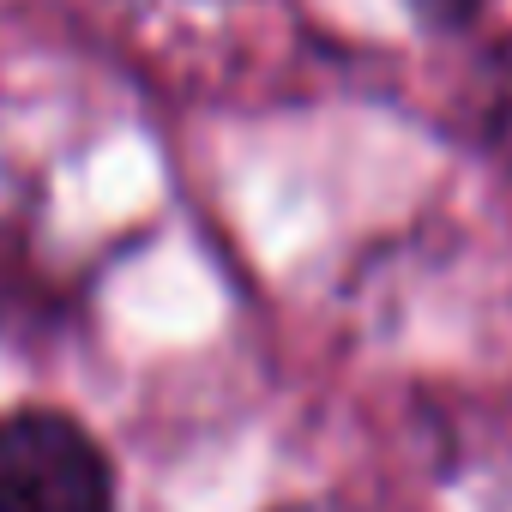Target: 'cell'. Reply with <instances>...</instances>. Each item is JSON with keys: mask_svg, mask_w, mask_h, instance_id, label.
<instances>
[{"mask_svg": "<svg viewBox=\"0 0 512 512\" xmlns=\"http://www.w3.org/2000/svg\"><path fill=\"white\" fill-rule=\"evenodd\" d=\"M0 512H115L97 440L61 410L0 416Z\"/></svg>", "mask_w": 512, "mask_h": 512, "instance_id": "6da1fadb", "label": "cell"}, {"mask_svg": "<svg viewBox=\"0 0 512 512\" xmlns=\"http://www.w3.org/2000/svg\"><path fill=\"white\" fill-rule=\"evenodd\" d=\"M404 7H410L422 25H434V31H458V25H470V19H476L482 0H404Z\"/></svg>", "mask_w": 512, "mask_h": 512, "instance_id": "7a4b0ae2", "label": "cell"}]
</instances>
